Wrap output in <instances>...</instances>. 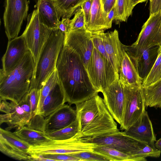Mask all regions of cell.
<instances>
[{"label":"cell","instance_id":"cell-2","mask_svg":"<svg viewBox=\"0 0 161 161\" xmlns=\"http://www.w3.org/2000/svg\"><path fill=\"white\" fill-rule=\"evenodd\" d=\"M76 105L79 138L94 137L119 131L102 98L98 94Z\"/></svg>","mask_w":161,"mask_h":161},{"label":"cell","instance_id":"cell-15","mask_svg":"<svg viewBox=\"0 0 161 161\" xmlns=\"http://www.w3.org/2000/svg\"><path fill=\"white\" fill-rule=\"evenodd\" d=\"M101 92L107 109L114 120L121 124L124 103V87L119 78L103 89Z\"/></svg>","mask_w":161,"mask_h":161},{"label":"cell","instance_id":"cell-21","mask_svg":"<svg viewBox=\"0 0 161 161\" xmlns=\"http://www.w3.org/2000/svg\"><path fill=\"white\" fill-rule=\"evenodd\" d=\"M66 102L64 94L58 80L44 100L40 114L48 116Z\"/></svg>","mask_w":161,"mask_h":161},{"label":"cell","instance_id":"cell-30","mask_svg":"<svg viewBox=\"0 0 161 161\" xmlns=\"http://www.w3.org/2000/svg\"><path fill=\"white\" fill-rule=\"evenodd\" d=\"M115 15L114 20L125 22L132 14L133 7L131 0H116L115 4Z\"/></svg>","mask_w":161,"mask_h":161},{"label":"cell","instance_id":"cell-14","mask_svg":"<svg viewBox=\"0 0 161 161\" xmlns=\"http://www.w3.org/2000/svg\"><path fill=\"white\" fill-rule=\"evenodd\" d=\"M64 45L79 54L86 69L93 48L91 32L86 30L71 31L65 35Z\"/></svg>","mask_w":161,"mask_h":161},{"label":"cell","instance_id":"cell-43","mask_svg":"<svg viewBox=\"0 0 161 161\" xmlns=\"http://www.w3.org/2000/svg\"><path fill=\"white\" fill-rule=\"evenodd\" d=\"M116 0H104L103 2V15L105 22L107 16L109 12L115 5Z\"/></svg>","mask_w":161,"mask_h":161},{"label":"cell","instance_id":"cell-41","mask_svg":"<svg viewBox=\"0 0 161 161\" xmlns=\"http://www.w3.org/2000/svg\"><path fill=\"white\" fill-rule=\"evenodd\" d=\"M92 0H87L81 5L83 10L85 19V24L86 30L90 24L91 19V10Z\"/></svg>","mask_w":161,"mask_h":161},{"label":"cell","instance_id":"cell-6","mask_svg":"<svg viewBox=\"0 0 161 161\" xmlns=\"http://www.w3.org/2000/svg\"><path fill=\"white\" fill-rule=\"evenodd\" d=\"M98 145L93 143L83 142L76 135L64 140L49 139L41 144L31 146L28 151L29 155L49 154H69L79 152L93 151Z\"/></svg>","mask_w":161,"mask_h":161},{"label":"cell","instance_id":"cell-9","mask_svg":"<svg viewBox=\"0 0 161 161\" xmlns=\"http://www.w3.org/2000/svg\"><path fill=\"white\" fill-rule=\"evenodd\" d=\"M123 86L124 103L120 129H128L145 111V102L142 86Z\"/></svg>","mask_w":161,"mask_h":161},{"label":"cell","instance_id":"cell-40","mask_svg":"<svg viewBox=\"0 0 161 161\" xmlns=\"http://www.w3.org/2000/svg\"><path fill=\"white\" fill-rule=\"evenodd\" d=\"M42 155L44 158L52 159L54 161H83L81 159L67 154H49Z\"/></svg>","mask_w":161,"mask_h":161},{"label":"cell","instance_id":"cell-44","mask_svg":"<svg viewBox=\"0 0 161 161\" xmlns=\"http://www.w3.org/2000/svg\"><path fill=\"white\" fill-rule=\"evenodd\" d=\"M150 15L161 12V0H150Z\"/></svg>","mask_w":161,"mask_h":161},{"label":"cell","instance_id":"cell-49","mask_svg":"<svg viewBox=\"0 0 161 161\" xmlns=\"http://www.w3.org/2000/svg\"><path fill=\"white\" fill-rule=\"evenodd\" d=\"M104 0H102V2L103 4V1H104Z\"/></svg>","mask_w":161,"mask_h":161},{"label":"cell","instance_id":"cell-10","mask_svg":"<svg viewBox=\"0 0 161 161\" xmlns=\"http://www.w3.org/2000/svg\"><path fill=\"white\" fill-rule=\"evenodd\" d=\"M81 139L83 142L107 146L129 156L148 144L129 136L125 131H119L97 137Z\"/></svg>","mask_w":161,"mask_h":161},{"label":"cell","instance_id":"cell-5","mask_svg":"<svg viewBox=\"0 0 161 161\" xmlns=\"http://www.w3.org/2000/svg\"><path fill=\"white\" fill-rule=\"evenodd\" d=\"M52 31L43 22L38 9L36 8L28 15L26 28L22 35L25 39L35 65L42 48Z\"/></svg>","mask_w":161,"mask_h":161},{"label":"cell","instance_id":"cell-17","mask_svg":"<svg viewBox=\"0 0 161 161\" xmlns=\"http://www.w3.org/2000/svg\"><path fill=\"white\" fill-rule=\"evenodd\" d=\"M77 119V113L69 105L64 104L45 118L44 132L48 133L63 128Z\"/></svg>","mask_w":161,"mask_h":161},{"label":"cell","instance_id":"cell-20","mask_svg":"<svg viewBox=\"0 0 161 161\" xmlns=\"http://www.w3.org/2000/svg\"><path fill=\"white\" fill-rule=\"evenodd\" d=\"M119 75V80L123 86H142L143 79L139 76L131 59L126 52Z\"/></svg>","mask_w":161,"mask_h":161},{"label":"cell","instance_id":"cell-39","mask_svg":"<svg viewBox=\"0 0 161 161\" xmlns=\"http://www.w3.org/2000/svg\"><path fill=\"white\" fill-rule=\"evenodd\" d=\"M40 90L36 88L31 89L28 93L31 110L33 116L35 114L39 102Z\"/></svg>","mask_w":161,"mask_h":161},{"label":"cell","instance_id":"cell-38","mask_svg":"<svg viewBox=\"0 0 161 161\" xmlns=\"http://www.w3.org/2000/svg\"><path fill=\"white\" fill-rule=\"evenodd\" d=\"M42 114L34 115L26 126L32 129L44 132L45 118Z\"/></svg>","mask_w":161,"mask_h":161},{"label":"cell","instance_id":"cell-32","mask_svg":"<svg viewBox=\"0 0 161 161\" xmlns=\"http://www.w3.org/2000/svg\"><path fill=\"white\" fill-rule=\"evenodd\" d=\"M161 152L155 146L147 144L129 156L128 161H146L147 157L158 158Z\"/></svg>","mask_w":161,"mask_h":161},{"label":"cell","instance_id":"cell-45","mask_svg":"<svg viewBox=\"0 0 161 161\" xmlns=\"http://www.w3.org/2000/svg\"><path fill=\"white\" fill-rule=\"evenodd\" d=\"M115 15V5L108 13L106 19V23L108 29L111 28L113 20H114Z\"/></svg>","mask_w":161,"mask_h":161},{"label":"cell","instance_id":"cell-48","mask_svg":"<svg viewBox=\"0 0 161 161\" xmlns=\"http://www.w3.org/2000/svg\"><path fill=\"white\" fill-rule=\"evenodd\" d=\"M147 0H131L132 5L133 8L137 4L146 1Z\"/></svg>","mask_w":161,"mask_h":161},{"label":"cell","instance_id":"cell-25","mask_svg":"<svg viewBox=\"0 0 161 161\" xmlns=\"http://www.w3.org/2000/svg\"><path fill=\"white\" fill-rule=\"evenodd\" d=\"M87 0H53L59 17L70 18Z\"/></svg>","mask_w":161,"mask_h":161},{"label":"cell","instance_id":"cell-18","mask_svg":"<svg viewBox=\"0 0 161 161\" xmlns=\"http://www.w3.org/2000/svg\"><path fill=\"white\" fill-rule=\"evenodd\" d=\"M103 42L109 59L116 72L119 73L125 51L120 42L118 31L104 33Z\"/></svg>","mask_w":161,"mask_h":161},{"label":"cell","instance_id":"cell-19","mask_svg":"<svg viewBox=\"0 0 161 161\" xmlns=\"http://www.w3.org/2000/svg\"><path fill=\"white\" fill-rule=\"evenodd\" d=\"M124 131L138 140L151 146H155L156 137L152 122L146 111L134 124Z\"/></svg>","mask_w":161,"mask_h":161},{"label":"cell","instance_id":"cell-27","mask_svg":"<svg viewBox=\"0 0 161 161\" xmlns=\"http://www.w3.org/2000/svg\"><path fill=\"white\" fill-rule=\"evenodd\" d=\"M0 151L4 154L14 159L30 161V156L11 144L0 135Z\"/></svg>","mask_w":161,"mask_h":161},{"label":"cell","instance_id":"cell-3","mask_svg":"<svg viewBox=\"0 0 161 161\" xmlns=\"http://www.w3.org/2000/svg\"><path fill=\"white\" fill-rule=\"evenodd\" d=\"M35 64L29 51L12 71L0 73V100L19 102L29 92Z\"/></svg>","mask_w":161,"mask_h":161},{"label":"cell","instance_id":"cell-28","mask_svg":"<svg viewBox=\"0 0 161 161\" xmlns=\"http://www.w3.org/2000/svg\"><path fill=\"white\" fill-rule=\"evenodd\" d=\"M78 132V123L77 119L68 126L57 131L45 133L48 138L57 140L70 139L75 136Z\"/></svg>","mask_w":161,"mask_h":161},{"label":"cell","instance_id":"cell-4","mask_svg":"<svg viewBox=\"0 0 161 161\" xmlns=\"http://www.w3.org/2000/svg\"><path fill=\"white\" fill-rule=\"evenodd\" d=\"M65 35L58 29L53 30L35 65L30 90L33 88L40 90L56 69L58 58L64 46Z\"/></svg>","mask_w":161,"mask_h":161},{"label":"cell","instance_id":"cell-16","mask_svg":"<svg viewBox=\"0 0 161 161\" xmlns=\"http://www.w3.org/2000/svg\"><path fill=\"white\" fill-rule=\"evenodd\" d=\"M29 51L21 35L8 40L6 51L2 58V68L0 73L7 74L14 69Z\"/></svg>","mask_w":161,"mask_h":161},{"label":"cell","instance_id":"cell-13","mask_svg":"<svg viewBox=\"0 0 161 161\" xmlns=\"http://www.w3.org/2000/svg\"><path fill=\"white\" fill-rule=\"evenodd\" d=\"M160 46H155L140 49L132 45L123 44L125 52L131 59L143 80L147 75L157 58Z\"/></svg>","mask_w":161,"mask_h":161},{"label":"cell","instance_id":"cell-24","mask_svg":"<svg viewBox=\"0 0 161 161\" xmlns=\"http://www.w3.org/2000/svg\"><path fill=\"white\" fill-rule=\"evenodd\" d=\"M14 133L31 146L41 144L49 139L47 137L44 132L35 130L26 126L16 129Z\"/></svg>","mask_w":161,"mask_h":161},{"label":"cell","instance_id":"cell-37","mask_svg":"<svg viewBox=\"0 0 161 161\" xmlns=\"http://www.w3.org/2000/svg\"><path fill=\"white\" fill-rule=\"evenodd\" d=\"M69 155L78 158L83 161H110L106 157L93 151L79 152Z\"/></svg>","mask_w":161,"mask_h":161},{"label":"cell","instance_id":"cell-8","mask_svg":"<svg viewBox=\"0 0 161 161\" xmlns=\"http://www.w3.org/2000/svg\"><path fill=\"white\" fill-rule=\"evenodd\" d=\"M111 64L93 47L92 52L86 70L93 86L98 92L119 78V75Z\"/></svg>","mask_w":161,"mask_h":161},{"label":"cell","instance_id":"cell-34","mask_svg":"<svg viewBox=\"0 0 161 161\" xmlns=\"http://www.w3.org/2000/svg\"><path fill=\"white\" fill-rule=\"evenodd\" d=\"M0 135L11 144L23 152L28 153V150L31 145L16 135L14 132H12L9 130H4L1 128Z\"/></svg>","mask_w":161,"mask_h":161},{"label":"cell","instance_id":"cell-47","mask_svg":"<svg viewBox=\"0 0 161 161\" xmlns=\"http://www.w3.org/2000/svg\"><path fill=\"white\" fill-rule=\"evenodd\" d=\"M155 146L161 152V138L156 141L155 144Z\"/></svg>","mask_w":161,"mask_h":161},{"label":"cell","instance_id":"cell-22","mask_svg":"<svg viewBox=\"0 0 161 161\" xmlns=\"http://www.w3.org/2000/svg\"><path fill=\"white\" fill-rule=\"evenodd\" d=\"M35 7L46 25L53 30L58 29L60 18L53 0H37Z\"/></svg>","mask_w":161,"mask_h":161},{"label":"cell","instance_id":"cell-31","mask_svg":"<svg viewBox=\"0 0 161 161\" xmlns=\"http://www.w3.org/2000/svg\"><path fill=\"white\" fill-rule=\"evenodd\" d=\"M58 81V76L56 69L48 77L43 87L40 90L39 102L35 115L40 114L44 100Z\"/></svg>","mask_w":161,"mask_h":161},{"label":"cell","instance_id":"cell-42","mask_svg":"<svg viewBox=\"0 0 161 161\" xmlns=\"http://www.w3.org/2000/svg\"><path fill=\"white\" fill-rule=\"evenodd\" d=\"M70 22L69 18H62L58 25V29L65 34H67L71 31Z\"/></svg>","mask_w":161,"mask_h":161},{"label":"cell","instance_id":"cell-26","mask_svg":"<svg viewBox=\"0 0 161 161\" xmlns=\"http://www.w3.org/2000/svg\"><path fill=\"white\" fill-rule=\"evenodd\" d=\"M143 88L146 107L161 108V79Z\"/></svg>","mask_w":161,"mask_h":161},{"label":"cell","instance_id":"cell-11","mask_svg":"<svg viewBox=\"0 0 161 161\" xmlns=\"http://www.w3.org/2000/svg\"><path fill=\"white\" fill-rule=\"evenodd\" d=\"M28 10V0H5L3 21L8 40L18 36Z\"/></svg>","mask_w":161,"mask_h":161},{"label":"cell","instance_id":"cell-23","mask_svg":"<svg viewBox=\"0 0 161 161\" xmlns=\"http://www.w3.org/2000/svg\"><path fill=\"white\" fill-rule=\"evenodd\" d=\"M103 13L102 0H92L90 21L87 31L91 32L108 29Z\"/></svg>","mask_w":161,"mask_h":161},{"label":"cell","instance_id":"cell-1","mask_svg":"<svg viewBox=\"0 0 161 161\" xmlns=\"http://www.w3.org/2000/svg\"><path fill=\"white\" fill-rule=\"evenodd\" d=\"M56 70L66 102L70 104L80 103L98 94L80 56L72 49L63 46Z\"/></svg>","mask_w":161,"mask_h":161},{"label":"cell","instance_id":"cell-36","mask_svg":"<svg viewBox=\"0 0 161 161\" xmlns=\"http://www.w3.org/2000/svg\"><path fill=\"white\" fill-rule=\"evenodd\" d=\"M71 31L80 30H86L85 19L83 10L79 8L75 14L73 18L71 19Z\"/></svg>","mask_w":161,"mask_h":161},{"label":"cell","instance_id":"cell-29","mask_svg":"<svg viewBox=\"0 0 161 161\" xmlns=\"http://www.w3.org/2000/svg\"><path fill=\"white\" fill-rule=\"evenodd\" d=\"M93 152L101 154L110 161H128L129 155L108 147L98 145L93 148Z\"/></svg>","mask_w":161,"mask_h":161},{"label":"cell","instance_id":"cell-35","mask_svg":"<svg viewBox=\"0 0 161 161\" xmlns=\"http://www.w3.org/2000/svg\"><path fill=\"white\" fill-rule=\"evenodd\" d=\"M104 33V30L91 32L92 40L93 47L103 56L106 60L110 61L103 42Z\"/></svg>","mask_w":161,"mask_h":161},{"label":"cell","instance_id":"cell-46","mask_svg":"<svg viewBox=\"0 0 161 161\" xmlns=\"http://www.w3.org/2000/svg\"><path fill=\"white\" fill-rule=\"evenodd\" d=\"M30 156V161H54V160L43 157L40 154H31Z\"/></svg>","mask_w":161,"mask_h":161},{"label":"cell","instance_id":"cell-7","mask_svg":"<svg viewBox=\"0 0 161 161\" xmlns=\"http://www.w3.org/2000/svg\"><path fill=\"white\" fill-rule=\"evenodd\" d=\"M28 93L18 103L0 101V110L5 114L0 115V125L6 123L8 125L6 130L26 125L33 116Z\"/></svg>","mask_w":161,"mask_h":161},{"label":"cell","instance_id":"cell-12","mask_svg":"<svg viewBox=\"0 0 161 161\" xmlns=\"http://www.w3.org/2000/svg\"><path fill=\"white\" fill-rule=\"evenodd\" d=\"M131 45L140 49L161 46V12L150 15L137 40Z\"/></svg>","mask_w":161,"mask_h":161},{"label":"cell","instance_id":"cell-33","mask_svg":"<svg viewBox=\"0 0 161 161\" xmlns=\"http://www.w3.org/2000/svg\"><path fill=\"white\" fill-rule=\"evenodd\" d=\"M161 79V46L160 47L157 58L150 72L143 79L142 86H148Z\"/></svg>","mask_w":161,"mask_h":161}]
</instances>
